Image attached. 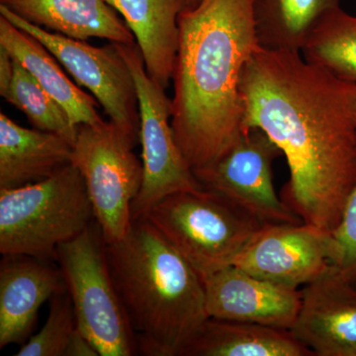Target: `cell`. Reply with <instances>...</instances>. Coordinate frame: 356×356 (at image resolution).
<instances>
[{"instance_id":"obj_1","label":"cell","mask_w":356,"mask_h":356,"mask_svg":"<svg viewBox=\"0 0 356 356\" xmlns=\"http://www.w3.org/2000/svg\"><path fill=\"white\" fill-rule=\"evenodd\" d=\"M241 95L245 130L261 129L286 156L282 200L305 224L334 233L356 184V84L299 51L259 47Z\"/></svg>"},{"instance_id":"obj_2","label":"cell","mask_w":356,"mask_h":356,"mask_svg":"<svg viewBox=\"0 0 356 356\" xmlns=\"http://www.w3.org/2000/svg\"><path fill=\"white\" fill-rule=\"evenodd\" d=\"M178 29L172 126L195 175L214 165L245 132L241 81L259 47L254 0H201L182 10Z\"/></svg>"},{"instance_id":"obj_3","label":"cell","mask_w":356,"mask_h":356,"mask_svg":"<svg viewBox=\"0 0 356 356\" xmlns=\"http://www.w3.org/2000/svg\"><path fill=\"white\" fill-rule=\"evenodd\" d=\"M106 252L138 353L181 356L209 318L202 276L146 218Z\"/></svg>"},{"instance_id":"obj_4","label":"cell","mask_w":356,"mask_h":356,"mask_svg":"<svg viewBox=\"0 0 356 356\" xmlns=\"http://www.w3.org/2000/svg\"><path fill=\"white\" fill-rule=\"evenodd\" d=\"M93 220L83 175L70 163L36 184L0 189V252L50 261Z\"/></svg>"},{"instance_id":"obj_5","label":"cell","mask_w":356,"mask_h":356,"mask_svg":"<svg viewBox=\"0 0 356 356\" xmlns=\"http://www.w3.org/2000/svg\"><path fill=\"white\" fill-rule=\"evenodd\" d=\"M144 218L202 277L234 266L243 248L266 225L204 187L166 196Z\"/></svg>"},{"instance_id":"obj_6","label":"cell","mask_w":356,"mask_h":356,"mask_svg":"<svg viewBox=\"0 0 356 356\" xmlns=\"http://www.w3.org/2000/svg\"><path fill=\"white\" fill-rule=\"evenodd\" d=\"M58 267L76 314L77 329L100 356H132L138 353L132 325L115 285L99 226L58 248Z\"/></svg>"},{"instance_id":"obj_7","label":"cell","mask_w":356,"mask_h":356,"mask_svg":"<svg viewBox=\"0 0 356 356\" xmlns=\"http://www.w3.org/2000/svg\"><path fill=\"white\" fill-rule=\"evenodd\" d=\"M136 142L111 121L81 125L72 163L83 175L105 243L118 242L132 226V204L144 179Z\"/></svg>"},{"instance_id":"obj_8","label":"cell","mask_w":356,"mask_h":356,"mask_svg":"<svg viewBox=\"0 0 356 356\" xmlns=\"http://www.w3.org/2000/svg\"><path fill=\"white\" fill-rule=\"evenodd\" d=\"M132 72L140 111L144 179L132 204V221L142 219L161 199L202 187L185 161L173 135L172 98L147 74L137 43H116Z\"/></svg>"},{"instance_id":"obj_9","label":"cell","mask_w":356,"mask_h":356,"mask_svg":"<svg viewBox=\"0 0 356 356\" xmlns=\"http://www.w3.org/2000/svg\"><path fill=\"white\" fill-rule=\"evenodd\" d=\"M0 15L44 44L64 65L77 86L92 92L110 121L136 143L140 140V111L135 81L116 43L91 46L28 22L0 6Z\"/></svg>"},{"instance_id":"obj_10","label":"cell","mask_w":356,"mask_h":356,"mask_svg":"<svg viewBox=\"0 0 356 356\" xmlns=\"http://www.w3.org/2000/svg\"><path fill=\"white\" fill-rule=\"evenodd\" d=\"M281 154L264 131L250 128L214 165L194 175L204 188L221 194L264 224H301L274 187L273 163Z\"/></svg>"},{"instance_id":"obj_11","label":"cell","mask_w":356,"mask_h":356,"mask_svg":"<svg viewBox=\"0 0 356 356\" xmlns=\"http://www.w3.org/2000/svg\"><path fill=\"white\" fill-rule=\"evenodd\" d=\"M339 248L332 234L301 224H266L243 248L234 266L298 289L334 264Z\"/></svg>"},{"instance_id":"obj_12","label":"cell","mask_w":356,"mask_h":356,"mask_svg":"<svg viewBox=\"0 0 356 356\" xmlns=\"http://www.w3.org/2000/svg\"><path fill=\"white\" fill-rule=\"evenodd\" d=\"M292 336L318 356H356V286L330 264L301 290Z\"/></svg>"},{"instance_id":"obj_13","label":"cell","mask_w":356,"mask_h":356,"mask_svg":"<svg viewBox=\"0 0 356 356\" xmlns=\"http://www.w3.org/2000/svg\"><path fill=\"white\" fill-rule=\"evenodd\" d=\"M209 318L252 323L289 331L301 304V291L262 280L236 266L203 276Z\"/></svg>"},{"instance_id":"obj_14","label":"cell","mask_w":356,"mask_h":356,"mask_svg":"<svg viewBox=\"0 0 356 356\" xmlns=\"http://www.w3.org/2000/svg\"><path fill=\"white\" fill-rule=\"evenodd\" d=\"M67 291L60 267L26 257L3 255L0 264V348L31 337L40 308Z\"/></svg>"},{"instance_id":"obj_15","label":"cell","mask_w":356,"mask_h":356,"mask_svg":"<svg viewBox=\"0 0 356 356\" xmlns=\"http://www.w3.org/2000/svg\"><path fill=\"white\" fill-rule=\"evenodd\" d=\"M0 6L32 24L70 38L136 43L125 21L105 0H0Z\"/></svg>"},{"instance_id":"obj_16","label":"cell","mask_w":356,"mask_h":356,"mask_svg":"<svg viewBox=\"0 0 356 356\" xmlns=\"http://www.w3.org/2000/svg\"><path fill=\"white\" fill-rule=\"evenodd\" d=\"M123 16L139 47L147 74L161 88L172 81L178 51V18L188 0H105Z\"/></svg>"},{"instance_id":"obj_17","label":"cell","mask_w":356,"mask_h":356,"mask_svg":"<svg viewBox=\"0 0 356 356\" xmlns=\"http://www.w3.org/2000/svg\"><path fill=\"white\" fill-rule=\"evenodd\" d=\"M74 144L58 134L31 130L0 114V189L51 177L72 163Z\"/></svg>"},{"instance_id":"obj_18","label":"cell","mask_w":356,"mask_h":356,"mask_svg":"<svg viewBox=\"0 0 356 356\" xmlns=\"http://www.w3.org/2000/svg\"><path fill=\"white\" fill-rule=\"evenodd\" d=\"M0 46L64 107L74 125H96L104 121L96 109L97 102L70 81L48 49L1 15Z\"/></svg>"},{"instance_id":"obj_19","label":"cell","mask_w":356,"mask_h":356,"mask_svg":"<svg viewBox=\"0 0 356 356\" xmlns=\"http://www.w3.org/2000/svg\"><path fill=\"white\" fill-rule=\"evenodd\" d=\"M309 355L287 330L209 318L181 356Z\"/></svg>"},{"instance_id":"obj_20","label":"cell","mask_w":356,"mask_h":356,"mask_svg":"<svg viewBox=\"0 0 356 356\" xmlns=\"http://www.w3.org/2000/svg\"><path fill=\"white\" fill-rule=\"evenodd\" d=\"M341 0H254L257 43L273 51L301 53L315 26Z\"/></svg>"},{"instance_id":"obj_21","label":"cell","mask_w":356,"mask_h":356,"mask_svg":"<svg viewBox=\"0 0 356 356\" xmlns=\"http://www.w3.org/2000/svg\"><path fill=\"white\" fill-rule=\"evenodd\" d=\"M301 55L337 79L356 84V16L341 7L327 13L312 30Z\"/></svg>"},{"instance_id":"obj_22","label":"cell","mask_w":356,"mask_h":356,"mask_svg":"<svg viewBox=\"0 0 356 356\" xmlns=\"http://www.w3.org/2000/svg\"><path fill=\"white\" fill-rule=\"evenodd\" d=\"M3 98L22 111L37 130L58 134L74 144L79 127L72 124L64 107L16 60L13 84Z\"/></svg>"},{"instance_id":"obj_23","label":"cell","mask_w":356,"mask_h":356,"mask_svg":"<svg viewBox=\"0 0 356 356\" xmlns=\"http://www.w3.org/2000/svg\"><path fill=\"white\" fill-rule=\"evenodd\" d=\"M77 329L76 314L67 291L51 299L44 327L22 346L16 356H65L72 334Z\"/></svg>"},{"instance_id":"obj_24","label":"cell","mask_w":356,"mask_h":356,"mask_svg":"<svg viewBox=\"0 0 356 356\" xmlns=\"http://www.w3.org/2000/svg\"><path fill=\"white\" fill-rule=\"evenodd\" d=\"M332 236L339 248L337 261L332 266L356 286V184Z\"/></svg>"},{"instance_id":"obj_25","label":"cell","mask_w":356,"mask_h":356,"mask_svg":"<svg viewBox=\"0 0 356 356\" xmlns=\"http://www.w3.org/2000/svg\"><path fill=\"white\" fill-rule=\"evenodd\" d=\"M99 353L95 344L84 336L83 332L76 329L70 337L65 356H98Z\"/></svg>"},{"instance_id":"obj_26","label":"cell","mask_w":356,"mask_h":356,"mask_svg":"<svg viewBox=\"0 0 356 356\" xmlns=\"http://www.w3.org/2000/svg\"><path fill=\"white\" fill-rule=\"evenodd\" d=\"M14 76V60L3 48L0 46V95L3 98L8 92Z\"/></svg>"},{"instance_id":"obj_27","label":"cell","mask_w":356,"mask_h":356,"mask_svg":"<svg viewBox=\"0 0 356 356\" xmlns=\"http://www.w3.org/2000/svg\"><path fill=\"white\" fill-rule=\"evenodd\" d=\"M201 0H188V6H194L199 3Z\"/></svg>"},{"instance_id":"obj_28","label":"cell","mask_w":356,"mask_h":356,"mask_svg":"<svg viewBox=\"0 0 356 356\" xmlns=\"http://www.w3.org/2000/svg\"><path fill=\"white\" fill-rule=\"evenodd\" d=\"M355 124H356V106H355Z\"/></svg>"}]
</instances>
